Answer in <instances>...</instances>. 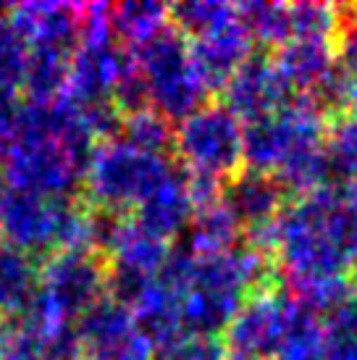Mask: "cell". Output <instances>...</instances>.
<instances>
[{"mask_svg": "<svg viewBox=\"0 0 357 360\" xmlns=\"http://www.w3.org/2000/svg\"><path fill=\"white\" fill-rule=\"evenodd\" d=\"M3 145L11 190L45 198H74L95 150L79 108L66 98L19 105Z\"/></svg>", "mask_w": 357, "mask_h": 360, "instance_id": "cell-1", "label": "cell"}, {"mask_svg": "<svg viewBox=\"0 0 357 360\" xmlns=\"http://www.w3.org/2000/svg\"><path fill=\"white\" fill-rule=\"evenodd\" d=\"M273 260L287 287L347 276L357 260V213L347 187L326 184L281 210Z\"/></svg>", "mask_w": 357, "mask_h": 360, "instance_id": "cell-2", "label": "cell"}, {"mask_svg": "<svg viewBox=\"0 0 357 360\" xmlns=\"http://www.w3.org/2000/svg\"><path fill=\"white\" fill-rule=\"evenodd\" d=\"M0 237L32 255L89 250L87 205L79 198L6 190L0 200Z\"/></svg>", "mask_w": 357, "mask_h": 360, "instance_id": "cell-3", "label": "cell"}, {"mask_svg": "<svg viewBox=\"0 0 357 360\" xmlns=\"http://www.w3.org/2000/svg\"><path fill=\"white\" fill-rule=\"evenodd\" d=\"M108 258L95 250H66L48 255L40 271V292L24 313L48 329L71 326L105 297Z\"/></svg>", "mask_w": 357, "mask_h": 360, "instance_id": "cell-4", "label": "cell"}, {"mask_svg": "<svg viewBox=\"0 0 357 360\" xmlns=\"http://www.w3.org/2000/svg\"><path fill=\"white\" fill-rule=\"evenodd\" d=\"M176 169V160L169 155L139 153L126 142L110 140L92 150L84 190L92 205L126 213L137 210L139 202L148 200Z\"/></svg>", "mask_w": 357, "mask_h": 360, "instance_id": "cell-5", "label": "cell"}, {"mask_svg": "<svg viewBox=\"0 0 357 360\" xmlns=\"http://www.w3.org/2000/svg\"><path fill=\"white\" fill-rule=\"evenodd\" d=\"M131 56L148 87L150 108L166 121H184L208 103L210 92L192 63L187 37L171 24Z\"/></svg>", "mask_w": 357, "mask_h": 360, "instance_id": "cell-6", "label": "cell"}, {"mask_svg": "<svg viewBox=\"0 0 357 360\" xmlns=\"http://www.w3.org/2000/svg\"><path fill=\"white\" fill-rule=\"evenodd\" d=\"M242 121L223 103H205L178 121L174 148L189 176H202L223 184L245 166Z\"/></svg>", "mask_w": 357, "mask_h": 360, "instance_id": "cell-7", "label": "cell"}, {"mask_svg": "<svg viewBox=\"0 0 357 360\" xmlns=\"http://www.w3.org/2000/svg\"><path fill=\"white\" fill-rule=\"evenodd\" d=\"M326 113L308 101H292L271 116L249 121L242 131L245 166L260 174H276L281 163L305 148L323 145Z\"/></svg>", "mask_w": 357, "mask_h": 360, "instance_id": "cell-8", "label": "cell"}, {"mask_svg": "<svg viewBox=\"0 0 357 360\" xmlns=\"http://www.w3.org/2000/svg\"><path fill=\"white\" fill-rule=\"evenodd\" d=\"M289 313H292V297L287 292H258L231 319L223 331L226 334L223 342L226 347H231V352L273 360L278 345L287 334Z\"/></svg>", "mask_w": 357, "mask_h": 360, "instance_id": "cell-9", "label": "cell"}, {"mask_svg": "<svg viewBox=\"0 0 357 360\" xmlns=\"http://www.w3.org/2000/svg\"><path fill=\"white\" fill-rule=\"evenodd\" d=\"M289 87L278 74L273 56L266 51L252 53L223 84L226 105L239 121H255L276 113L289 103Z\"/></svg>", "mask_w": 357, "mask_h": 360, "instance_id": "cell-10", "label": "cell"}, {"mask_svg": "<svg viewBox=\"0 0 357 360\" xmlns=\"http://www.w3.org/2000/svg\"><path fill=\"white\" fill-rule=\"evenodd\" d=\"M131 53L119 42H82L69 60V79L63 98L74 105L110 101L113 87L124 69L129 66Z\"/></svg>", "mask_w": 357, "mask_h": 360, "instance_id": "cell-11", "label": "cell"}, {"mask_svg": "<svg viewBox=\"0 0 357 360\" xmlns=\"http://www.w3.org/2000/svg\"><path fill=\"white\" fill-rule=\"evenodd\" d=\"M273 63L289 92L313 103L339 69L337 45L331 40H289L276 51Z\"/></svg>", "mask_w": 357, "mask_h": 360, "instance_id": "cell-12", "label": "cell"}, {"mask_svg": "<svg viewBox=\"0 0 357 360\" xmlns=\"http://www.w3.org/2000/svg\"><path fill=\"white\" fill-rule=\"evenodd\" d=\"M8 24L30 48H53L69 56L79 48V6L21 3L11 8Z\"/></svg>", "mask_w": 357, "mask_h": 360, "instance_id": "cell-13", "label": "cell"}, {"mask_svg": "<svg viewBox=\"0 0 357 360\" xmlns=\"http://www.w3.org/2000/svg\"><path fill=\"white\" fill-rule=\"evenodd\" d=\"M189 53L200 79L205 82L208 92H213L223 90L228 77L252 56V40L234 16L226 24L195 37L189 42Z\"/></svg>", "mask_w": 357, "mask_h": 360, "instance_id": "cell-14", "label": "cell"}, {"mask_svg": "<svg viewBox=\"0 0 357 360\" xmlns=\"http://www.w3.org/2000/svg\"><path fill=\"white\" fill-rule=\"evenodd\" d=\"M289 195L278 184L273 174L242 169L221 187V202L231 210L242 229L263 226L278 219V213L287 208Z\"/></svg>", "mask_w": 357, "mask_h": 360, "instance_id": "cell-15", "label": "cell"}, {"mask_svg": "<svg viewBox=\"0 0 357 360\" xmlns=\"http://www.w3.org/2000/svg\"><path fill=\"white\" fill-rule=\"evenodd\" d=\"M192 213H195V200L189 192V176L187 171L176 169L148 200L139 202L134 210V221L150 234L169 242L171 237L187 229Z\"/></svg>", "mask_w": 357, "mask_h": 360, "instance_id": "cell-16", "label": "cell"}, {"mask_svg": "<svg viewBox=\"0 0 357 360\" xmlns=\"http://www.w3.org/2000/svg\"><path fill=\"white\" fill-rule=\"evenodd\" d=\"M42 263L0 237V321L21 319L40 292Z\"/></svg>", "mask_w": 357, "mask_h": 360, "instance_id": "cell-17", "label": "cell"}, {"mask_svg": "<svg viewBox=\"0 0 357 360\" xmlns=\"http://www.w3.org/2000/svg\"><path fill=\"white\" fill-rule=\"evenodd\" d=\"M239 237H242L239 221L231 216V210L223 202L213 200L195 208L187 229H184L181 250H187L195 258L221 255V252L237 248Z\"/></svg>", "mask_w": 357, "mask_h": 360, "instance_id": "cell-18", "label": "cell"}, {"mask_svg": "<svg viewBox=\"0 0 357 360\" xmlns=\"http://www.w3.org/2000/svg\"><path fill=\"white\" fill-rule=\"evenodd\" d=\"M169 242L155 237V234H150L148 229H142L134 219L124 216L105 258L113 266H124V269L139 271V274L155 279L158 271L163 269L166 258H169Z\"/></svg>", "mask_w": 357, "mask_h": 360, "instance_id": "cell-19", "label": "cell"}, {"mask_svg": "<svg viewBox=\"0 0 357 360\" xmlns=\"http://www.w3.org/2000/svg\"><path fill=\"white\" fill-rule=\"evenodd\" d=\"M171 24L169 6L152 0H126L110 6V32L121 40V48L137 51Z\"/></svg>", "mask_w": 357, "mask_h": 360, "instance_id": "cell-20", "label": "cell"}, {"mask_svg": "<svg viewBox=\"0 0 357 360\" xmlns=\"http://www.w3.org/2000/svg\"><path fill=\"white\" fill-rule=\"evenodd\" d=\"M328 179L339 187L357 184V108L339 110L331 116L323 134Z\"/></svg>", "mask_w": 357, "mask_h": 360, "instance_id": "cell-21", "label": "cell"}, {"mask_svg": "<svg viewBox=\"0 0 357 360\" xmlns=\"http://www.w3.org/2000/svg\"><path fill=\"white\" fill-rule=\"evenodd\" d=\"M71 56L53 48H30L24 84H21V90H27L30 95V103H53L63 98Z\"/></svg>", "mask_w": 357, "mask_h": 360, "instance_id": "cell-22", "label": "cell"}, {"mask_svg": "<svg viewBox=\"0 0 357 360\" xmlns=\"http://www.w3.org/2000/svg\"><path fill=\"white\" fill-rule=\"evenodd\" d=\"M237 8V19L245 27L247 37L258 42L263 48H281L284 42L292 40V30H289V6L284 3H242L234 6Z\"/></svg>", "mask_w": 357, "mask_h": 360, "instance_id": "cell-23", "label": "cell"}, {"mask_svg": "<svg viewBox=\"0 0 357 360\" xmlns=\"http://www.w3.org/2000/svg\"><path fill=\"white\" fill-rule=\"evenodd\" d=\"M119 140L139 153L169 155V150L174 148V124L158 116L152 108L139 110L124 119Z\"/></svg>", "mask_w": 357, "mask_h": 360, "instance_id": "cell-24", "label": "cell"}, {"mask_svg": "<svg viewBox=\"0 0 357 360\" xmlns=\"http://www.w3.org/2000/svg\"><path fill=\"white\" fill-rule=\"evenodd\" d=\"M169 16L174 30L195 40L200 34L231 21L237 16V8L228 3H219V0H184V3L171 6Z\"/></svg>", "mask_w": 357, "mask_h": 360, "instance_id": "cell-25", "label": "cell"}, {"mask_svg": "<svg viewBox=\"0 0 357 360\" xmlns=\"http://www.w3.org/2000/svg\"><path fill=\"white\" fill-rule=\"evenodd\" d=\"M342 8L328 3H294L289 6L292 40H337Z\"/></svg>", "mask_w": 357, "mask_h": 360, "instance_id": "cell-26", "label": "cell"}, {"mask_svg": "<svg viewBox=\"0 0 357 360\" xmlns=\"http://www.w3.org/2000/svg\"><path fill=\"white\" fill-rule=\"evenodd\" d=\"M27 58H30V45L24 42V37L8 21L0 24V87L21 92Z\"/></svg>", "mask_w": 357, "mask_h": 360, "instance_id": "cell-27", "label": "cell"}, {"mask_svg": "<svg viewBox=\"0 0 357 360\" xmlns=\"http://www.w3.org/2000/svg\"><path fill=\"white\" fill-rule=\"evenodd\" d=\"M160 360H226V342L208 334H187Z\"/></svg>", "mask_w": 357, "mask_h": 360, "instance_id": "cell-28", "label": "cell"}, {"mask_svg": "<svg viewBox=\"0 0 357 360\" xmlns=\"http://www.w3.org/2000/svg\"><path fill=\"white\" fill-rule=\"evenodd\" d=\"M334 45H337V58L342 69L357 77V16L349 8H342V27Z\"/></svg>", "mask_w": 357, "mask_h": 360, "instance_id": "cell-29", "label": "cell"}, {"mask_svg": "<svg viewBox=\"0 0 357 360\" xmlns=\"http://www.w3.org/2000/svg\"><path fill=\"white\" fill-rule=\"evenodd\" d=\"M226 360H266V358H258V355H245V352H231V355H226Z\"/></svg>", "mask_w": 357, "mask_h": 360, "instance_id": "cell-30", "label": "cell"}, {"mask_svg": "<svg viewBox=\"0 0 357 360\" xmlns=\"http://www.w3.org/2000/svg\"><path fill=\"white\" fill-rule=\"evenodd\" d=\"M355 108H357V77H355Z\"/></svg>", "mask_w": 357, "mask_h": 360, "instance_id": "cell-31", "label": "cell"}, {"mask_svg": "<svg viewBox=\"0 0 357 360\" xmlns=\"http://www.w3.org/2000/svg\"><path fill=\"white\" fill-rule=\"evenodd\" d=\"M355 271H357V260H355Z\"/></svg>", "mask_w": 357, "mask_h": 360, "instance_id": "cell-32", "label": "cell"}]
</instances>
